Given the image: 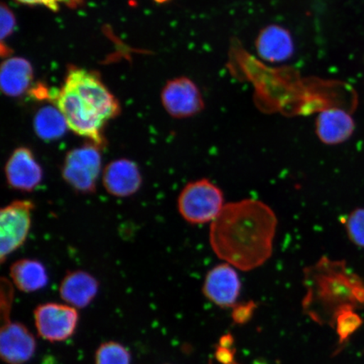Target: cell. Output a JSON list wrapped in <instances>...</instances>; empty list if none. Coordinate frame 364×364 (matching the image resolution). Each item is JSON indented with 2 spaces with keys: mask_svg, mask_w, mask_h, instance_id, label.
<instances>
[{
  "mask_svg": "<svg viewBox=\"0 0 364 364\" xmlns=\"http://www.w3.org/2000/svg\"><path fill=\"white\" fill-rule=\"evenodd\" d=\"M16 1L27 6H43L57 11L61 4H70L73 0H16Z\"/></svg>",
  "mask_w": 364,
  "mask_h": 364,
  "instance_id": "603a6c76",
  "label": "cell"
},
{
  "mask_svg": "<svg viewBox=\"0 0 364 364\" xmlns=\"http://www.w3.org/2000/svg\"><path fill=\"white\" fill-rule=\"evenodd\" d=\"M253 307V304H248L247 306H240L236 309L234 312V318H235V321H245V320H247L250 313L252 312Z\"/></svg>",
  "mask_w": 364,
  "mask_h": 364,
  "instance_id": "cb8c5ba5",
  "label": "cell"
},
{
  "mask_svg": "<svg viewBox=\"0 0 364 364\" xmlns=\"http://www.w3.org/2000/svg\"><path fill=\"white\" fill-rule=\"evenodd\" d=\"M277 226L274 211L257 199L225 205L211 223L209 241L216 256L237 269L248 272L269 260Z\"/></svg>",
  "mask_w": 364,
  "mask_h": 364,
  "instance_id": "6da1fadb",
  "label": "cell"
},
{
  "mask_svg": "<svg viewBox=\"0 0 364 364\" xmlns=\"http://www.w3.org/2000/svg\"><path fill=\"white\" fill-rule=\"evenodd\" d=\"M338 316V331L341 338L344 339L348 338L353 331H356L362 324V320L356 313L353 311V307H343L336 313Z\"/></svg>",
  "mask_w": 364,
  "mask_h": 364,
  "instance_id": "ffe728a7",
  "label": "cell"
},
{
  "mask_svg": "<svg viewBox=\"0 0 364 364\" xmlns=\"http://www.w3.org/2000/svg\"><path fill=\"white\" fill-rule=\"evenodd\" d=\"M241 283L237 272L228 263L220 264L208 272L203 292L206 298L220 307L234 306L239 298Z\"/></svg>",
  "mask_w": 364,
  "mask_h": 364,
  "instance_id": "8fae6325",
  "label": "cell"
},
{
  "mask_svg": "<svg viewBox=\"0 0 364 364\" xmlns=\"http://www.w3.org/2000/svg\"><path fill=\"white\" fill-rule=\"evenodd\" d=\"M68 126L62 112L58 107L41 108L34 118V130L36 135L44 141L60 139L65 134Z\"/></svg>",
  "mask_w": 364,
  "mask_h": 364,
  "instance_id": "ac0fdd59",
  "label": "cell"
},
{
  "mask_svg": "<svg viewBox=\"0 0 364 364\" xmlns=\"http://www.w3.org/2000/svg\"><path fill=\"white\" fill-rule=\"evenodd\" d=\"M56 104L68 129L100 148L105 143V124L119 112L117 100L98 76L80 68L68 73L57 95Z\"/></svg>",
  "mask_w": 364,
  "mask_h": 364,
  "instance_id": "7a4b0ae2",
  "label": "cell"
},
{
  "mask_svg": "<svg viewBox=\"0 0 364 364\" xmlns=\"http://www.w3.org/2000/svg\"><path fill=\"white\" fill-rule=\"evenodd\" d=\"M346 228L352 242L364 248V208L351 213L346 222Z\"/></svg>",
  "mask_w": 364,
  "mask_h": 364,
  "instance_id": "44dd1931",
  "label": "cell"
},
{
  "mask_svg": "<svg viewBox=\"0 0 364 364\" xmlns=\"http://www.w3.org/2000/svg\"><path fill=\"white\" fill-rule=\"evenodd\" d=\"M98 291L97 279L90 273L82 270L67 272L59 287L61 299L75 309L89 306L97 297Z\"/></svg>",
  "mask_w": 364,
  "mask_h": 364,
  "instance_id": "9a60e30c",
  "label": "cell"
},
{
  "mask_svg": "<svg viewBox=\"0 0 364 364\" xmlns=\"http://www.w3.org/2000/svg\"><path fill=\"white\" fill-rule=\"evenodd\" d=\"M304 284L308 294L306 306L318 303L336 309L364 306V280L350 270L344 261L323 257L304 268Z\"/></svg>",
  "mask_w": 364,
  "mask_h": 364,
  "instance_id": "3957f363",
  "label": "cell"
},
{
  "mask_svg": "<svg viewBox=\"0 0 364 364\" xmlns=\"http://www.w3.org/2000/svg\"><path fill=\"white\" fill-rule=\"evenodd\" d=\"M164 107L175 118L198 115L205 109L201 90L188 77H178L168 82L161 95Z\"/></svg>",
  "mask_w": 364,
  "mask_h": 364,
  "instance_id": "ba28073f",
  "label": "cell"
},
{
  "mask_svg": "<svg viewBox=\"0 0 364 364\" xmlns=\"http://www.w3.org/2000/svg\"><path fill=\"white\" fill-rule=\"evenodd\" d=\"M129 350L117 341L100 345L95 354V364H131Z\"/></svg>",
  "mask_w": 364,
  "mask_h": 364,
  "instance_id": "d6986e66",
  "label": "cell"
},
{
  "mask_svg": "<svg viewBox=\"0 0 364 364\" xmlns=\"http://www.w3.org/2000/svg\"><path fill=\"white\" fill-rule=\"evenodd\" d=\"M4 176L12 189L30 193L42 183L43 170L30 149L20 147L9 157Z\"/></svg>",
  "mask_w": 364,
  "mask_h": 364,
  "instance_id": "30bf717a",
  "label": "cell"
},
{
  "mask_svg": "<svg viewBox=\"0 0 364 364\" xmlns=\"http://www.w3.org/2000/svg\"><path fill=\"white\" fill-rule=\"evenodd\" d=\"M16 27V19L12 11L6 6L1 7V40L11 35Z\"/></svg>",
  "mask_w": 364,
  "mask_h": 364,
  "instance_id": "7402d4cb",
  "label": "cell"
},
{
  "mask_svg": "<svg viewBox=\"0 0 364 364\" xmlns=\"http://www.w3.org/2000/svg\"><path fill=\"white\" fill-rule=\"evenodd\" d=\"M11 283L26 294L38 292L48 284L47 268L35 259H21L10 268Z\"/></svg>",
  "mask_w": 364,
  "mask_h": 364,
  "instance_id": "2e32d148",
  "label": "cell"
},
{
  "mask_svg": "<svg viewBox=\"0 0 364 364\" xmlns=\"http://www.w3.org/2000/svg\"><path fill=\"white\" fill-rule=\"evenodd\" d=\"M225 205L224 193L208 179L189 182L182 189L177 201L181 216L192 225L215 221Z\"/></svg>",
  "mask_w": 364,
  "mask_h": 364,
  "instance_id": "277c9868",
  "label": "cell"
},
{
  "mask_svg": "<svg viewBox=\"0 0 364 364\" xmlns=\"http://www.w3.org/2000/svg\"><path fill=\"white\" fill-rule=\"evenodd\" d=\"M34 203L31 200H16L0 212V259H6L22 247L28 237Z\"/></svg>",
  "mask_w": 364,
  "mask_h": 364,
  "instance_id": "8992f818",
  "label": "cell"
},
{
  "mask_svg": "<svg viewBox=\"0 0 364 364\" xmlns=\"http://www.w3.org/2000/svg\"><path fill=\"white\" fill-rule=\"evenodd\" d=\"M33 79V67L26 59L11 58L2 63L0 83L4 94L20 97L30 87Z\"/></svg>",
  "mask_w": 364,
  "mask_h": 364,
  "instance_id": "e0dca14e",
  "label": "cell"
},
{
  "mask_svg": "<svg viewBox=\"0 0 364 364\" xmlns=\"http://www.w3.org/2000/svg\"><path fill=\"white\" fill-rule=\"evenodd\" d=\"M316 134L318 140L327 145L346 142L354 133L355 122L350 113L343 108L324 109L316 117Z\"/></svg>",
  "mask_w": 364,
  "mask_h": 364,
  "instance_id": "5bb4252c",
  "label": "cell"
},
{
  "mask_svg": "<svg viewBox=\"0 0 364 364\" xmlns=\"http://www.w3.org/2000/svg\"><path fill=\"white\" fill-rule=\"evenodd\" d=\"M255 48L259 58L271 63L289 61L294 56L295 44L292 34L279 24L264 26L255 40Z\"/></svg>",
  "mask_w": 364,
  "mask_h": 364,
  "instance_id": "7c38bea8",
  "label": "cell"
},
{
  "mask_svg": "<svg viewBox=\"0 0 364 364\" xmlns=\"http://www.w3.org/2000/svg\"><path fill=\"white\" fill-rule=\"evenodd\" d=\"M102 183L113 197H131L142 186V174L138 165L130 159H116L104 168Z\"/></svg>",
  "mask_w": 364,
  "mask_h": 364,
  "instance_id": "4fadbf2b",
  "label": "cell"
},
{
  "mask_svg": "<svg viewBox=\"0 0 364 364\" xmlns=\"http://www.w3.org/2000/svg\"><path fill=\"white\" fill-rule=\"evenodd\" d=\"M0 356L7 364H25L33 358L36 341L33 332L11 318L1 321Z\"/></svg>",
  "mask_w": 364,
  "mask_h": 364,
  "instance_id": "9c48e42d",
  "label": "cell"
},
{
  "mask_svg": "<svg viewBox=\"0 0 364 364\" xmlns=\"http://www.w3.org/2000/svg\"><path fill=\"white\" fill-rule=\"evenodd\" d=\"M102 154L92 143L70 150L63 161L62 176L76 192L90 194L97 190L102 173Z\"/></svg>",
  "mask_w": 364,
  "mask_h": 364,
  "instance_id": "5b68a950",
  "label": "cell"
},
{
  "mask_svg": "<svg viewBox=\"0 0 364 364\" xmlns=\"http://www.w3.org/2000/svg\"><path fill=\"white\" fill-rule=\"evenodd\" d=\"M34 321L40 338L49 343H62L75 335L79 314L67 304L46 303L35 309Z\"/></svg>",
  "mask_w": 364,
  "mask_h": 364,
  "instance_id": "52a82bcc",
  "label": "cell"
},
{
  "mask_svg": "<svg viewBox=\"0 0 364 364\" xmlns=\"http://www.w3.org/2000/svg\"><path fill=\"white\" fill-rule=\"evenodd\" d=\"M156 1L158 3H165L168 1V0H156Z\"/></svg>",
  "mask_w": 364,
  "mask_h": 364,
  "instance_id": "d4e9b609",
  "label": "cell"
}]
</instances>
